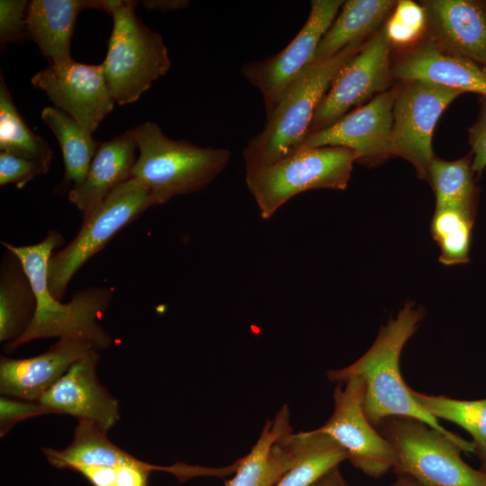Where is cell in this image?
I'll return each mask as SVG.
<instances>
[{"label": "cell", "mask_w": 486, "mask_h": 486, "mask_svg": "<svg viewBox=\"0 0 486 486\" xmlns=\"http://www.w3.org/2000/svg\"><path fill=\"white\" fill-rule=\"evenodd\" d=\"M424 318L422 308L407 302L395 319L382 327L371 347L352 364L330 370L331 382L342 383L354 377L364 382V410L374 426L393 418H410L426 423L453 441L462 452L472 453L468 441L444 428L415 400L400 370L401 351Z\"/></svg>", "instance_id": "cell-1"}, {"label": "cell", "mask_w": 486, "mask_h": 486, "mask_svg": "<svg viewBox=\"0 0 486 486\" xmlns=\"http://www.w3.org/2000/svg\"><path fill=\"white\" fill-rule=\"evenodd\" d=\"M63 241L62 235L56 230H50L41 241L31 246H14L1 241L20 259L37 300L30 327L21 338L4 346L5 352L46 338L85 340L99 351L112 345V338L99 323L112 302L114 294L112 287L92 286L78 290L67 303L54 298L49 290V259Z\"/></svg>", "instance_id": "cell-2"}, {"label": "cell", "mask_w": 486, "mask_h": 486, "mask_svg": "<svg viewBox=\"0 0 486 486\" xmlns=\"http://www.w3.org/2000/svg\"><path fill=\"white\" fill-rule=\"evenodd\" d=\"M131 130L139 150L131 177L148 189L155 206L202 190L230 159L227 148L200 147L185 140L170 139L152 122Z\"/></svg>", "instance_id": "cell-3"}, {"label": "cell", "mask_w": 486, "mask_h": 486, "mask_svg": "<svg viewBox=\"0 0 486 486\" xmlns=\"http://www.w3.org/2000/svg\"><path fill=\"white\" fill-rule=\"evenodd\" d=\"M364 44V43H363ZM353 45L338 55L310 63L286 88L264 129L245 147L246 172L275 162L299 149L310 133L317 107L341 67L359 49Z\"/></svg>", "instance_id": "cell-4"}, {"label": "cell", "mask_w": 486, "mask_h": 486, "mask_svg": "<svg viewBox=\"0 0 486 486\" xmlns=\"http://www.w3.org/2000/svg\"><path fill=\"white\" fill-rule=\"evenodd\" d=\"M136 1L107 0L113 22L108 51L102 63L114 102L130 104L140 99L171 61L162 37L136 15Z\"/></svg>", "instance_id": "cell-5"}, {"label": "cell", "mask_w": 486, "mask_h": 486, "mask_svg": "<svg viewBox=\"0 0 486 486\" xmlns=\"http://www.w3.org/2000/svg\"><path fill=\"white\" fill-rule=\"evenodd\" d=\"M356 161L354 152L343 147H301L275 162L247 171L246 184L261 218L268 220L303 192L345 190Z\"/></svg>", "instance_id": "cell-6"}, {"label": "cell", "mask_w": 486, "mask_h": 486, "mask_svg": "<svg viewBox=\"0 0 486 486\" xmlns=\"http://www.w3.org/2000/svg\"><path fill=\"white\" fill-rule=\"evenodd\" d=\"M153 206L148 189L131 177L84 212L75 238L49 259L47 282L52 296L61 301L77 271L120 230Z\"/></svg>", "instance_id": "cell-7"}, {"label": "cell", "mask_w": 486, "mask_h": 486, "mask_svg": "<svg viewBox=\"0 0 486 486\" xmlns=\"http://www.w3.org/2000/svg\"><path fill=\"white\" fill-rule=\"evenodd\" d=\"M395 457L393 471L423 486H486V474L461 457V449L426 423L393 417L379 425Z\"/></svg>", "instance_id": "cell-8"}, {"label": "cell", "mask_w": 486, "mask_h": 486, "mask_svg": "<svg viewBox=\"0 0 486 486\" xmlns=\"http://www.w3.org/2000/svg\"><path fill=\"white\" fill-rule=\"evenodd\" d=\"M463 93L422 81L402 82L397 87L392 117V152L409 161L419 178L428 180L435 155L434 129L449 104Z\"/></svg>", "instance_id": "cell-9"}, {"label": "cell", "mask_w": 486, "mask_h": 486, "mask_svg": "<svg viewBox=\"0 0 486 486\" xmlns=\"http://www.w3.org/2000/svg\"><path fill=\"white\" fill-rule=\"evenodd\" d=\"M391 49L382 30L361 46L334 77L315 111L310 133L329 127L352 110L388 90L393 77Z\"/></svg>", "instance_id": "cell-10"}, {"label": "cell", "mask_w": 486, "mask_h": 486, "mask_svg": "<svg viewBox=\"0 0 486 486\" xmlns=\"http://www.w3.org/2000/svg\"><path fill=\"white\" fill-rule=\"evenodd\" d=\"M364 389L360 377L339 383L333 394V413L317 430L341 446L356 468L367 476L380 478L393 470L394 452L364 413Z\"/></svg>", "instance_id": "cell-11"}, {"label": "cell", "mask_w": 486, "mask_h": 486, "mask_svg": "<svg viewBox=\"0 0 486 486\" xmlns=\"http://www.w3.org/2000/svg\"><path fill=\"white\" fill-rule=\"evenodd\" d=\"M340 0H313L309 17L279 53L242 67L243 76L262 94L266 115L291 83L313 61L317 48L343 5Z\"/></svg>", "instance_id": "cell-12"}, {"label": "cell", "mask_w": 486, "mask_h": 486, "mask_svg": "<svg viewBox=\"0 0 486 486\" xmlns=\"http://www.w3.org/2000/svg\"><path fill=\"white\" fill-rule=\"evenodd\" d=\"M397 87L379 94L328 128L310 133L302 147L338 146L372 166L393 156L392 111Z\"/></svg>", "instance_id": "cell-13"}, {"label": "cell", "mask_w": 486, "mask_h": 486, "mask_svg": "<svg viewBox=\"0 0 486 486\" xmlns=\"http://www.w3.org/2000/svg\"><path fill=\"white\" fill-rule=\"evenodd\" d=\"M31 82L55 107L92 133L114 107L102 64L87 65L73 59L62 65L48 64Z\"/></svg>", "instance_id": "cell-14"}, {"label": "cell", "mask_w": 486, "mask_h": 486, "mask_svg": "<svg viewBox=\"0 0 486 486\" xmlns=\"http://www.w3.org/2000/svg\"><path fill=\"white\" fill-rule=\"evenodd\" d=\"M100 357V351L93 350L77 360L38 402L50 414L90 421L108 433L121 418L120 405L97 377Z\"/></svg>", "instance_id": "cell-15"}, {"label": "cell", "mask_w": 486, "mask_h": 486, "mask_svg": "<svg viewBox=\"0 0 486 486\" xmlns=\"http://www.w3.org/2000/svg\"><path fill=\"white\" fill-rule=\"evenodd\" d=\"M97 350L91 343L58 338L45 352L28 358H0V393L38 401L77 360ZM99 351V350H97Z\"/></svg>", "instance_id": "cell-16"}, {"label": "cell", "mask_w": 486, "mask_h": 486, "mask_svg": "<svg viewBox=\"0 0 486 486\" xmlns=\"http://www.w3.org/2000/svg\"><path fill=\"white\" fill-rule=\"evenodd\" d=\"M289 410L284 405L274 420H267L250 452L237 462L235 475L225 486H275L294 465L300 454L302 432L292 433Z\"/></svg>", "instance_id": "cell-17"}, {"label": "cell", "mask_w": 486, "mask_h": 486, "mask_svg": "<svg viewBox=\"0 0 486 486\" xmlns=\"http://www.w3.org/2000/svg\"><path fill=\"white\" fill-rule=\"evenodd\" d=\"M401 82L422 81L486 97V68L442 49L430 38L392 65Z\"/></svg>", "instance_id": "cell-18"}, {"label": "cell", "mask_w": 486, "mask_h": 486, "mask_svg": "<svg viewBox=\"0 0 486 486\" xmlns=\"http://www.w3.org/2000/svg\"><path fill=\"white\" fill-rule=\"evenodd\" d=\"M422 5L431 40L442 49L486 68V3L428 0Z\"/></svg>", "instance_id": "cell-19"}, {"label": "cell", "mask_w": 486, "mask_h": 486, "mask_svg": "<svg viewBox=\"0 0 486 486\" xmlns=\"http://www.w3.org/2000/svg\"><path fill=\"white\" fill-rule=\"evenodd\" d=\"M107 11V0H33L26 14L28 37L38 46L49 64L72 60L70 42L76 18L83 10Z\"/></svg>", "instance_id": "cell-20"}, {"label": "cell", "mask_w": 486, "mask_h": 486, "mask_svg": "<svg viewBox=\"0 0 486 486\" xmlns=\"http://www.w3.org/2000/svg\"><path fill=\"white\" fill-rule=\"evenodd\" d=\"M137 149L131 129L108 141L99 142L86 179L69 190L68 201L83 214L130 179Z\"/></svg>", "instance_id": "cell-21"}, {"label": "cell", "mask_w": 486, "mask_h": 486, "mask_svg": "<svg viewBox=\"0 0 486 486\" xmlns=\"http://www.w3.org/2000/svg\"><path fill=\"white\" fill-rule=\"evenodd\" d=\"M397 1L348 0L322 37L313 61L330 58L346 48L364 43L384 19L391 14Z\"/></svg>", "instance_id": "cell-22"}, {"label": "cell", "mask_w": 486, "mask_h": 486, "mask_svg": "<svg viewBox=\"0 0 486 486\" xmlns=\"http://www.w3.org/2000/svg\"><path fill=\"white\" fill-rule=\"evenodd\" d=\"M36 308V295L20 259L5 248L0 266V342L6 346L21 338Z\"/></svg>", "instance_id": "cell-23"}, {"label": "cell", "mask_w": 486, "mask_h": 486, "mask_svg": "<svg viewBox=\"0 0 486 486\" xmlns=\"http://www.w3.org/2000/svg\"><path fill=\"white\" fill-rule=\"evenodd\" d=\"M41 119L57 138L63 154L65 185H80L87 175L99 142L92 132L73 117L53 106H46Z\"/></svg>", "instance_id": "cell-24"}, {"label": "cell", "mask_w": 486, "mask_h": 486, "mask_svg": "<svg viewBox=\"0 0 486 486\" xmlns=\"http://www.w3.org/2000/svg\"><path fill=\"white\" fill-rule=\"evenodd\" d=\"M428 181L435 193L436 208L458 209L476 215L479 192L471 153L451 161L435 156L428 169Z\"/></svg>", "instance_id": "cell-25"}, {"label": "cell", "mask_w": 486, "mask_h": 486, "mask_svg": "<svg viewBox=\"0 0 486 486\" xmlns=\"http://www.w3.org/2000/svg\"><path fill=\"white\" fill-rule=\"evenodd\" d=\"M418 403L436 419H445L466 430L480 462V470L486 474V398L458 400L444 395H428L411 389Z\"/></svg>", "instance_id": "cell-26"}, {"label": "cell", "mask_w": 486, "mask_h": 486, "mask_svg": "<svg viewBox=\"0 0 486 486\" xmlns=\"http://www.w3.org/2000/svg\"><path fill=\"white\" fill-rule=\"evenodd\" d=\"M0 150L37 162L48 171L53 159L49 143L27 126L0 75Z\"/></svg>", "instance_id": "cell-27"}, {"label": "cell", "mask_w": 486, "mask_h": 486, "mask_svg": "<svg viewBox=\"0 0 486 486\" xmlns=\"http://www.w3.org/2000/svg\"><path fill=\"white\" fill-rule=\"evenodd\" d=\"M294 465L275 486H310L325 473L347 460L346 451L331 436L317 429L302 431Z\"/></svg>", "instance_id": "cell-28"}, {"label": "cell", "mask_w": 486, "mask_h": 486, "mask_svg": "<svg viewBox=\"0 0 486 486\" xmlns=\"http://www.w3.org/2000/svg\"><path fill=\"white\" fill-rule=\"evenodd\" d=\"M475 214L452 208H436L430 231L440 249L438 260L445 266L470 261L472 232Z\"/></svg>", "instance_id": "cell-29"}, {"label": "cell", "mask_w": 486, "mask_h": 486, "mask_svg": "<svg viewBox=\"0 0 486 486\" xmlns=\"http://www.w3.org/2000/svg\"><path fill=\"white\" fill-rule=\"evenodd\" d=\"M428 31L424 6L411 0L397 1L382 29L391 47L415 45Z\"/></svg>", "instance_id": "cell-30"}, {"label": "cell", "mask_w": 486, "mask_h": 486, "mask_svg": "<svg viewBox=\"0 0 486 486\" xmlns=\"http://www.w3.org/2000/svg\"><path fill=\"white\" fill-rule=\"evenodd\" d=\"M28 2L25 0L0 1V45L18 42L28 37L26 14Z\"/></svg>", "instance_id": "cell-31"}, {"label": "cell", "mask_w": 486, "mask_h": 486, "mask_svg": "<svg viewBox=\"0 0 486 486\" xmlns=\"http://www.w3.org/2000/svg\"><path fill=\"white\" fill-rule=\"evenodd\" d=\"M48 170L31 159L7 152H0V185L14 184L23 188L35 177L45 175Z\"/></svg>", "instance_id": "cell-32"}, {"label": "cell", "mask_w": 486, "mask_h": 486, "mask_svg": "<svg viewBox=\"0 0 486 486\" xmlns=\"http://www.w3.org/2000/svg\"><path fill=\"white\" fill-rule=\"evenodd\" d=\"M46 414L50 413L38 401L1 395L0 436L4 437L18 422Z\"/></svg>", "instance_id": "cell-33"}, {"label": "cell", "mask_w": 486, "mask_h": 486, "mask_svg": "<svg viewBox=\"0 0 486 486\" xmlns=\"http://www.w3.org/2000/svg\"><path fill=\"white\" fill-rule=\"evenodd\" d=\"M468 132L472 170L481 175L486 167V97L481 98L479 115Z\"/></svg>", "instance_id": "cell-34"}, {"label": "cell", "mask_w": 486, "mask_h": 486, "mask_svg": "<svg viewBox=\"0 0 486 486\" xmlns=\"http://www.w3.org/2000/svg\"><path fill=\"white\" fill-rule=\"evenodd\" d=\"M140 4L149 11L162 13L184 10L190 5L187 0H145Z\"/></svg>", "instance_id": "cell-35"}, {"label": "cell", "mask_w": 486, "mask_h": 486, "mask_svg": "<svg viewBox=\"0 0 486 486\" xmlns=\"http://www.w3.org/2000/svg\"><path fill=\"white\" fill-rule=\"evenodd\" d=\"M338 467L325 473L310 486H349L342 477Z\"/></svg>", "instance_id": "cell-36"}, {"label": "cell", "mask_w": 486, "mask_h": 486, "mask_svg": "<svg viewBox=\"0 0 486 486\" xmlns=\"http://www.w3.org/2000/svg\"><path fill=\"white\" fill-rule=\"evenodd\" d=\"M389 486H423L410 476L399 474L397 479Z\"/></svg>", "instance_id": "cell-37"}]
</instances>
